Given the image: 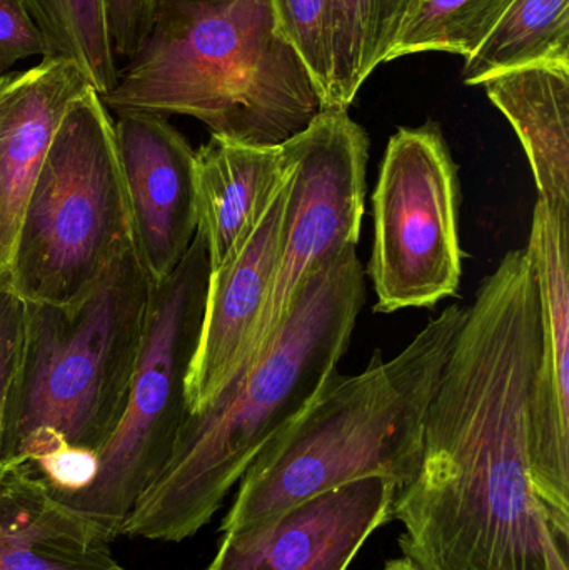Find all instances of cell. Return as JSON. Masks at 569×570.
Here are the masks:
<instances>
[{
  "label": "cell",
  "mask_w": 569,
  "mask_h": 570,
  "mask_svg": "<svg viewBox=\"0 0 569 570\" xmlns=\"http://www.w3.org/2000/svg\"><path fill=\"white\" fill-rule=\"evenodd\" d=\"M209 257L196 233L179 266L153 285L143 348L119 424L99 454L92 485L73 495H53L89 519L109 541L147 489L163 474L186 422L187 379L199 345L209 285Z\"/></svg>",
  "instance_id": "cell-7"
},
{
  "label": "cell",
  "mask_w": 569,
  "mask_h": 570,
  "mask_svg": "<svg viewBox=\"0 0 569 570\" xmlns=\"http://www.w3.org/2000/svg\"><path fill=\"white\" fill-rule=\"evenodd\" d=\"M287 174L290 160L283 146L210 136L196 150L197 233L206 243L210 273L246 239Z\"/></svg>",
  "instance_id": "cell-16"
},
{
  "label": "cell",
  "mask_w": 569,
  "mask_h": 570,
  "mask_svg": "<svg viewBox=\"0 0 569 570\" xmlns=\"http://www.w3.org/2000/svg\"><path fill=\"white\" fill-rule=\"evenodd\" d=\"M27 302L10 284L9 273H0V451L16 397L23 342H26ZM0 468V479H2Z\"/></svg>",
  "instance_id": "cell-23"
},
{
  "label": "cell",
  "mask_w": 569,
  "mask_h": 570,
  "mask_svg": "<svg viewBox=\"0 0 569 570\" xmlns=\"http://www.w3.org/2000/svg\"><path fill=\"white\" fill-rule=\"evenodd\" d=\"M540 301L510 250L468 305L424 422L423 455L394 492L404 558L424 570H569V532L531 481L527 404Z\"/></svg>",
  "instance_id": "cell-1"
},
{
  "label": "cell",
  "mask_w": 569,
  "mask_h": 570,
  "mask_svg": "<svg viewBox=\"0 0 569 570\" xmlns=\"http://www.w3.org/2000/svg\"><path fill=\"white\" fill-rule=\"evenodd\" d=\"M90 87L63 57L0 77V273H9L23 207L57 127Z\"/></svg>",
  "instance_id": "cell-14"
},
{
  "label": "cell",
  "mask_w": 569,
  "mask_h": 570,
  "mask_svg": "<svg viewBox=\"0 0 569 570\" xmlns=\"http://www.w3.org/2000/svg\"><path fill=\"white\" fill-rule=\"evenodd\" d=\"M527 154L538 200L569 214V63H534L484 80Z\"/></svg>",
  "instance_id": "cell-17"
},
{
  "label": "cell",
  "mask_w": 569,
  "mask_h": 570,
  "mask_svg": "<svg viewBox=\"0 0 569 570\" xmlns=\"http://www.w3.org/2000/svg\"><path fill=\"white\" fill-rule=\"evenodd\" d=\"M114 127L134 253L156 285L176 271L196 237V150L156 114H117Z\"/></svg>",
  "instance_id": "cell-12"
},
{
  "label": "cell",
  "mask_w": 569,
  "mask_h": 570,
  "mask_svg": "<svg viewBox=\"0 0 569 570\" xmlns=\"http://www.w3.org/2000/svg\"><path fill=\"white\" fill-rule=\"evenodd\" d=\"M414 0H331L327 107L347 109L371 73L390 59Z\"/></svg>",
  "instance_id": "cell-18"
},
{
  "label": "cell",
  "mask_w": 569,
  "mask_h": 570,
  "mask_svg": "<svg viewBox=\"0 0 569 570\" xmlns=\"http://www.w3.org/2000/svg\"><path fill=\"white\" fill-rule=\"evenodd\" d=\"M117 82L110 112L187 116L210 136L283 146L323 109L271 0H157L153 27Z\"/></svg>",
  "instance_id": "cell-3"
},
{
  "label": "cell",
  "mask_w": 569,
  "mask_h": 570,
  "mask_svg": "<svg viewBox=\"0 0 569 570\" xmlns=\"http://www.w3.org/2000/svg\"><path fill=\"white\" fill-rule=\"evenodd\" d=\"M150 291L130 247L82 301L27 302L22 364L0 451L2 472L57 445L102 449L126 407Z\"/></svg>",
  "instance_id": "cell-5"
},
{
  "label": "cell",
  "mask_w": 569,
  "mask_h": 570,
  "mask_svg": "<svg viewBox=\"0 0 569 570\" xmlns=\"http://www.w3.org/2000/svg\"><path fill=\"white\" fill-rule=\"evenodd\" d=\"M394 492L390 479H357L224 532L209 570H347L370 535L390 521Z\"/></svg>",
  "instance_id": "cell-11"
},
{
  "label": "cell",
  "mask_w": 569,
  "mask_h": 570,
  "mask_svg": "<svg viewBox=\"0 0 569 570\" xmlns=\"http://www.w3.org/2000/svg\"><path fill=\"white\" fill-rule=\"evenodd\" d=\"M383 570H424L416 564V562L411 561L410 558L396 559V561L387 562L384 566Z\"/></svg>",
  "instance_id": "cell-27"
},
{
  "label": "cell",
  "mask_w": 569,
  "mask_h": 570,
  "mask_svg": "<svg viewBox=\"0 0 569 570\" xmlns=\"http://www.w3.org/2000/svg\"><path fill=\"white\" fill-rule=\"evenodd\" d=\"M458 164L438 124L401 127L390 142L373 194L370 273L374 311L431 308L460 291Z\"/></svg>",
  "instance_id": "cell-8"
},
{
  "label": "cell",
  "mask_w": 569,
  "mask_h": 570,
  "mask_svg": "<svg viewBox=\"0 0 569 570\" xmlns=\"http://www.w3.org/2000/svg\"><path fill=\"white\" fill-rule=\"evenodd\" d=\"M47 42V57L72 60L99 96L117 82L104 0H23Z\"/></svg>",
  "instance_id": "cell-20"
},
{
  "label": "cell",
  "mask_w": 569,
  "mask_h": 570,
  "mask_svg": "<svg viewBox=\"0 0 569 570\" xmlns=\"http://www.w3.org/2000/svg\"><path fill=\"white\" fill-rule=\"evenodd\" d=\"M467 308H444L390 361L374 354L361 374L334 372L244 472L223 531L357 479L380 475L396 489L410 482L423 455L428 407Z\"/></svg>",
  "instance_id": "cell-4"
},
{
  "label": "cell",
  "mask_w": 569,
  "mask_h": 570,
  "mask_svg": "<svg viewBox=\"0 0 569 570\" xmlns=\"http://www.w3.org/2000/svg\"><path fill=\"white\" fill-rule=\"evenodd\" d=\"M157 0H104L107 30L116 56L130 59L153 27Z\"/></svg>",
  "instance_id": "cell-26"
},
{
  "label": "cell",
  "mask_w": 569,
  "mask_h": 570,
  "mask_svg": "<svg viewBox=\"0 0 569 570\" xmlns=\"http://www.w3.org/2000/svg\"><path fill=\"white\" fill-rule=\"evenodd\" d=\"M110 541L23 468L0 479V570H120Z\"/></svg>",
  "instance_id": "cell-15"
},
{
  "label": "cell",
  "mask_w": 569,
  "mask_h": 570,
  "mask_svg": "<svg viewBox=\"0 0 569 570\" xmlns=\"http://www.w3.org/2000/svg\"><path fill=\"white\" fill-rule=\"evenodd\" d=\"M364 302L357 247L310 277L266 354L217 399L187 414L173 455L122 535L180 542L214 518L259 452L323 391Z\"/></svg>",
  "instance_id": "cell-2"
},
{
  "label": "cell",
  "mask_w": 569,
  "mask_h": 570,
  "mask_svg": "<svg viewBox=\"0 0 569 570\" xmlns=\"http://www.w3.org/2000/svg\"><path fill=\"white\" fill-rule=\"evenodd\" d=\"M511 0H414L391 60L423 52L471 56Z\"/></svg>",
  "instance_id": "cell-21"
},
{
  "label": "cell",
  "mask_w": 569,
  "mask_h": 570,
  "mask_svg": "<svg viewBox=\"0 0 569 570\" xmlns=\"http://www.w3.org/2000/svg\"><path fill=\"white\" fill-rule=\"evenodd\" d=\"M19 468L39 479L52 494L73 495L92 485L99 471V454L89 449L62 444Z\"/></svg>",
  "instance_id": "cell-24"
},
{
  "label": "cell",
  "mask_w": 569,
  "mask_h": 570,
  "mask_svg": "<svg viewBox=\"0 0 569 570\" xmlns=\"http://www.w3.org/2000/svg\"><path fill=\"white\" fill-rule=\"evenodd\" d=\"M120 570H127V569L120 568Z\"/></svg>",
  "instance_id": "cell-28"
},
{
  "label": "cell",
  "mask_w": 569,
  "mask_h": 570,
  "mask_svg": "<svg viewBox=\"0 0 569 570\" xmlns=\"http://www.w3.org/2000/svg\"><path fill=\"white\" fill-rule=\"evenodd\" d=\"M274 17L326 106L331 80V0H271Z\"/></svg>",
  "instance_id": "cell-22"
},
{
  "label": "cell",
  "mask_w": 569,
  "mask_h": 570,
  "mask_svg": "<svg viewBox=\"0 0 569 570\" xmlns=\"http://www.w3.org/2000/svg\"><path fill=\"white\" fill-rule=\"evenodd\" d=\"M534 63H569V0H511L464 59L463 82L481 86L504 70Z\"/></svg>",
  "instance_id": "cell-19"
},
{
  "label": "cell",
  "mask_w": 569,
  "mask_h": 570,
  "mask_svg": "<svg viewBox=\"0 0 569 570\" xmlns=\"http://www.w3.org/2000/svg\"><path fill=\"white\" fill-rule=\"evenodd\" d=\"M133 247L110 110L90 87L63 114L23 207L10 284L26 302L82 301Z\"/></svg>",
  "instance_id": "cell-6"
},
{
  "label": "cell",
  "mask_w": 569,
  "mask_h": 570,
  "mask_svg": "<svg viewBox=\"0 0 569 570\" xmlns=\"http://www.w3.org/2000/svg\"><path fill=\"white\" fill-rule=\"evenodd\" d=\"M540 301V348L527 404L531 481L569 532V214L537 200L524 247Z\"/></svg>",
  "instance_id": "cell-10"
},
{
  "label": "cell",
  "mask_w": 569,
  "mask_h": 570,
  "mask_svg": "<svg viewBox=\"0 0 569 570\" xmlns=\"http://www.w3.org/2000/svg\"><path fill=\"white\" fill-rule=\"evenodd\" d=\"M47 57V42L23 0H0V77L30 57Z\"/></svg>",
  "instance_id": "cell-25"
},
{
  "label": "cell",
  "mask_w": 569,
  "mask_h": 570,
  "mask_svg": "<svg viewBox=\"0 0 569 570\" xmlns=\"http://www.w3.org/2000/svg\"><path fill=\"white\" fill-rule=\"evenodd\" d=\"M290 160V159H287ZM291 176L233 256L209 274L199 345L187 379L189 414L203 411L241 374L269 295L283 243Z\"/></svg>",
  "instance_id": "cell-13"
},
{
  "label": "cell",
  "mask_w": 569,
  "mask_h": 570,
  "mask_svg": "<svg viewBox=\"0 0 569 570\" xmlns=\"http://www.w3.org/2000/svg\"><path fill=\"white\" fill-rule=\"evenodd\" d=\"M283 147L293 169L283 243L241 374L266 354L304 283L360 243L370 159L366 130L347 109L327 107Z\"/></svg>",
  "instance_id": "cell-9"
}]
</instances>
